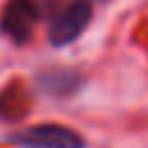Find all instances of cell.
<instances>
[{
  "label": "cell",
  "mask_w": 148,
  "mask_h": 148,
  "mask_svg": "<svg viewBox=\"0 0 148 148\" xmlns=\"http://www.w3.org/2000/svg\"><path fill=\"white\" fill-rule=\"evenodd\" d=\"M92 7L88 0H72L65 9H60L49 23V42L53 46L72 44L90 23Z\"/></svg>",
  "instance_id": "obj_1"
},
{
  "label": "cell",
  "mask_w": 148,
  "mask_h": 148,
  "mask_svg": "<svg viewBox=\"0 0 148 148\" xmlns=\"http://www.w3.org/2000/svg\"><path fill=\"white\" fill-rule=\"evenodd\" d=\"M12 141L18 148H86L81 134H76L65 125H51V123L28 127L16 136H12Z\"/></svg>",
  "instance_id": "obj_2"
},
{
  "label": "cell",
  "mask_w": 148,
  "mask_h": 148,
  "mask_svg": "<svg viewBox=\"0 0 148 148\" xmlns=\"http://www.w3.org/2000/svg\"><path fill=\"white\" fill-rule=\"evenodd\" d=\"M39 18V9L32 0H9L0 14V30L14 42H28Z\"/></svg>",
  "instance_id": "obj_3"
}]
</instances>
